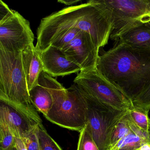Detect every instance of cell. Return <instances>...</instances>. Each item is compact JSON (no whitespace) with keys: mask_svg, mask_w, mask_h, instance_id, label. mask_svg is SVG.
Masks as SVG:
<instances>
[{"mask_svg":"<svg viewBox=\"0 0 150 150\" xmlns=\"http://www.w3.org/2000/svg\"><path fill=\"white\" fill-rule=\"evenodd\" d=\"M110 21V38L118 40L125 32L139 24L150 23L146 0H90Z\"/></svg>","mask_w":150,"mask_h":150,"instance_id":"cell-5","label":"cell"},{"mask_svg":"<svg viewBox=\"0 0 150 150\" xmlns=\"http://www.w3.org/2000/svg\"><path fill=\"white\" fill-rule=\"evenodd\" d=\"M146 142L148 141L141 138L131 130L128 135L116 143L108 150H139L141 145Z\"/></svg>","mask_w":150,"mask_h":150,"instance_id":"cell-16","label":"cell"},{"mask_svg":"<svg viewBox=\"0 0 150 150\" xmlns=\"http://www.w3.org/2000/svg\"><path fill=\"white\" fill-rule=\"evenodd\" d=\"M0 99L37 110L30 99L23 66L22 52L0 50Z\"/></svg>","mask_w":150,"mask_h":150,"instance_id":"cell-4","label":"cell"},{"mask_svg":"<svg viewBox=\"0 0 150 150\" xmlns=\"http://www.w3.org/2000/svg\"><path fill=\"white\" fill-rule=\"evenodd\" d=\"M38 128L23 138L28 150H41L38 133Z\"/></svg>","mask_w":150,"mask_h":150,"instance_id":"cell-22","label":"cell"},{"mask_svg":"<svg viewBox=\"0 0 150 150\" xmlns=\"http://www.w3.org/2000/svg\"><path fill=\"white\" fill-rule=\"evenodd\" d=\"M149 134L150 136V127H149Z\"/></svg>","mask_w":150,"mask_h":150,"instance_id":"cell-28","label":"cell"},{"mask_svg":"<svg viewBox=\"0 0 150 150\" xmlns=\"http://www.w3.org/2000/svg\"><path fill=\"white\" fill-rule=\"evenodd\" d=\"M129 121L130 117L128 110L127 113L116 124L112 130L110 139L109 149L131 132Z\"/></svg>","mask_w":150,"mask_h":150,"instance_id":"cell-15","label":"cell"},{"mask_svg":"<svg viewBox=\"0 0 150 150\" xmlns=\"http://www.w3.org/2000/svg\"><path fill=\"white\" fill-rule=\"evenodd\" d=\"M10 150H16V148L15 147H14L13 148H12V149H11Z\"/></svg>","mask_w":150,"mask_h":150,"instance_id":"cell-27","label":"cell"},{"mask_svg":"<svg viewBox=\"0 0 150 150\" xmlns=\"http://www.w3.org/2000/svg\"><path fill=\"white\" fill-rule=\"evenodd\" d=\"M15 137L7 125L0 120V150H10L15 147Z\"/></svg>","mask_w":150,"mask_h":150,"instance_id":"cell-18","label":"cell"},{"mask_svg":"<svg viewBox=\"0 0 150 150\" xmlns=\"http://www.w3.org/2000/svg\"><path fill=\"white\" fill-rule=\"evenodd\" d=\"M117 41L135 49L150 51V23H141L131 28Z\"/></svg>","mask_w":150,"mask_h":150,"instance_id":"cell-13","label":"cell"},{"mask_svg":"<svg viewBox=\"0 0 150 150\" xmlns=\"http://www.w3.org/2000/svg\"><path fill=\"white\" fill-rule=\"evenodd\" d=\"M139 150H150V142L144 143L140 146Z\"/></svg>","mask_w":150,"mask_h":150,"instance_id":"cell-25","label":"cell"},{"mask_svg":"<svg viewBox=\"0 0 150 150\" xmlns=\"http://www.w3.org/2000/svg\"><path fill=\"white\" fill-rule=\"evenodd\" d=\"M80 0H76V1H64V0H58V2L61 4H64L67 6L73 5V4H77L78 2L80 1Z\"/></svg>","mask_w":150,"mask_h":150,"instance_id":"cell-24","label":"cell"},{"mask_svg":"<svg viewBox=\"0 0 150 150\" xmlns=\"http://www.w3.org/2000/svg\"><path fill=\"white\" fill-rule=\"evenodd\" d=\"M96 69L133 101L150 84V51L117 41L99 55Z\"/></svg>","mask_w":150,"mask_h":150,"instance_id":"cell-1","label":"cell"},{"mask_svg":"<svg viewBox=\"0 0 150 150\" xmlns=\"http://www.w3.org/2000/svg\"><path fill=\"white\" fill-rule=\"evenodd\" d=\"M112 23L100 10L91 2L63 8L41 20L37 30L36 49L55 35L71 29L88 33L99 48L108 42Z\"/></svg>","mask_w":150,"mask_h":150,"instance_id":"cell-2","label":"cell"},{"mask_svg":"<svg viewBox=\"0 0 150 150\" xmlns=\"http://www.w3.org/2000/svg\"><path fill=\"white\" fill-rule=\"evenodd\" d=\"M38 111L0 99V120L7 125L15 137L24 138L43 125Z\"/></svg>","mask_w":150,"mask_h":150,"instance_id":"cell-9","label":"cell"},{"mask_svg":"<svg viewBox=\"0 0 150 150\" xmlns=\"http://www.w3.org/2000/svg\"><path fill=\"white\" fill-rule=\"evenodd\" d=\"M134 106L149 111L150 110V84L132 101Z\"/></svg>","mask_w":150,"mask_h":150,"instance_id":"cell-21","label":"cell"},{"mask_svg":"<svg viewBox=\"0 0 150 150\" xmlns=\"http://www.w3.org/2000/svg\"><path fill=\"white\" fill-rule=\"evenodd\" d=\"M38 133L41 150H63L49 135L43 125L38 127Z\"/></svg>","mask_w":150,"mask_h":150,"instance_id":"cell-19","label":"cell"},{"mask_svg":"<svg viewBox=\"0 0 150 150\" xmlns=\"http://www.w3.org/2000/svg\"><path fill=\"white\" fill-rule=\"evenodd\" d=\"M23 66L29 91L38 85L43 66L39 52L34 44L22 52Z\"/></svg>","mask_w":150,"mask_h":150,"instance_id":"cell-12","label":"cell"},{"mask_svg":"<svg viewBox=\"0 0 150 150\" xmlns=\"http://www.w3.org/2000/svg\"><path fill=\"white\" fill-rule=\"evenodd\" d=\"M76 150H100L91 137L86 125L79 132Z\"/></svg>","mask_w":150,"mask_h":150,"instance_id":"cell-20","label":"cell"},{"mask_svg":"<svg viewBox=\"0 0 150 150\" xmlns=\"http://www.w3.org/2000/svg\"><path fill=\"white\" fill-rule=\"evenodd\" d=\"M130 117L133 122L142 130L149 133L150 118L149 111L133 106L128 110Z\"/></svg>","mask_w":150,"mask_h":150,"instance_id":"cell-17","label":"cell"},{"mask_svg":"<svg viewBox=\"0 0 150 150\" xmlns=\"http://www.w3.org/2000/svg\"><path fill=\"white\" fill-rule=\"evenodd\" d=\"M99 50L90 35L82 31L62 50L84 71L96 68Z\"/></svg>","mask_w":150,"mask_h":150,"instance_id":"cell-10","label":"cell"},{"mask_svg":"<svg viewBox=\"0 0 150 150\" xmlns=\"http://www.w3.org/2000/svg\"><path fill=\"white\" fill-rule=\"evenodd\" d=\"M74 82L82 92L115 109L128 110L134 106L129 96L103 76L96 68L80 72Z\"/></svg>","mask_w":150,"mask_h":150,"instance_id":"cell-6","label":"cell"},{"mask_svg":"<svg viewBox=\"0 0 150 150\" xmlns=\"http://www.w3.org/2000/svg\"><path fill=\"white\" fill-rule=\"evenodd\" d=\"M146 2H147L148 12H149V14L150 15V0H146Z\"/></svg>","mask_w":150,"mask_h":150,"instance_id":"cell-26","label":"cell"},{"mask_svg":"<svg viewBox=\"0 0 150 150\" xmlns=\"http://www.w3.org/2000/svg\"><path fill=\"white\" fill-rule=\"evenodd\" d=\"M38 84L51 94L53 105L45 117L58 126L80 132L87 124L88 107L82 93L74 84L66 89L57 80L43 71Z\"/></svg>","mask_w":150,"mask_h":150,"instance_id":"cell-3","label":"cell"},{"mask_svg":"<svg viewBox=\"0 0 150 150\" xmlns=\"http://www.w3.org/2000/svg\"><path fill=\"white\" fill-rule=\"evenodd\" d=\"M78 89L84 96L87 104L88 130L99 150H108L110 135L115 125L128 110L115 109Z\"/></svg>","mask_w":150,"mask_h":150,"instance_id":"cell-7","label":"cell"},{"mask_svg":"<svg viewBox=\"0 0 150 150\" xmlns=\"http://www.w3.org/2000/svg\"><path fill=\"white\" fill-rule=\"evenodd\" d=\"M15 147L17 150H28L24 139L23 138L15 137Z\"/></svg>","mask_w":150,"mask_h":150,"instance_id":"cell-23","label":"cell"},{"mask_svg":"<svg viewBox=\"0 0 150 150\" xmlns=\"http://www.w3.org/2000/svg\"><path fill=\"white\" fill-rule=\"evenodd\" d=\"M38 52L42 62L43 71L51 77L64 76L81 71V68L78 65L57 47L50 46Z\"/></svg>","mask_w":150,"mask_h":150,"instance_id":"cell-11","label":"cell"},{"mask_svg":"<svg viewBox=\"0 0 150 150\" xmlns=\"http://www.w3.org/2000/svg\"><path fill=\"white\" fill-rule=\"evenodd\" d=\"M29 94L31 102L37 110L46 116L53 105V99L49 90L38 84L29 91Z\"/></svg>","mask_w":150,"mask_h":150,"instance_id":"cell-14","label":"cell"},{"mask_svg":"<svg viewBox=\"0 0 150 150\" xmlns=\"http://www.w3.org/2000/svg\"><path fill=\"white\" fill-rule=\"evenodd\" d=\"M34 39L29 22L17 11L12 10L0 20V50L22 52L34 44Z\"/></svg>","mask_w":150,"mask_h":150,"instance_id":"cell-8","label":"cell"}]
</instances>
